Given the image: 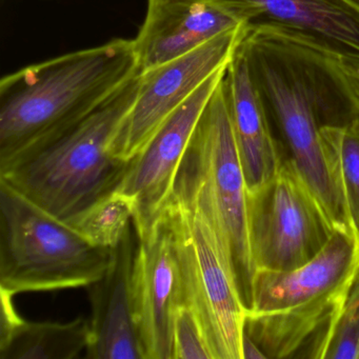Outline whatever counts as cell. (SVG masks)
<instances>
[{
  "label": "cell",
  "instance_id": "5",
  "mask_svg": "<svg viewBox=\"0 0 359 359\" xmlns=\"http://www.w3.org/2000/svg\"><path fill=\"white\" fill-rule=\"evenodd\" d=\"M177 182L191 191L209 218L248 312L256 272L250 247L249 191L224 77L201 114Z\"/></svg>",
  "mask_w": 359,
  "mask_h": 359
},
{
  "label": "cell",
  "instance_id": "2",
  "mask_svg": "<svg viewBox=\"0 0 359 359\" xmlns=\"http://www.w3.org/2000/svg\"><path fill=\"white\" fill-rule=\"evenodd\" d=\"M140 72L134 39H113L0 81V165L53 142Z\"/></svg>",
  "mask_w": 359,
  "mask_h": 359
},
{
  "label": "cell",
  "instance_id": "10",
  "mask_svg": "<svg viewBox=\"0 0 359 359\" xmlns=\"http://www.w3.org/2000/svg\"><path fill=\"white\" fill-rule=\"evenodd\" d=\"M226 69L218 71L201 85L130 161L116 190L131 197L135 203L133 224L137 238L146 236L163 217L193 134Z\"/></svg>",
  "mask_w": 359,
  "mask_h": 359
},
{
  "label": "cell",
  "instance_id": "18",
  "mask_svg": "<svg viewBox=\"0 0 359 359\" xmlns=\"http://www.w3.org/2000/svg\"><path fill=\"white\" fill-rule=\"evenodd\" d=\"M321 137L353 224L359 230V121L323 128Z\"/></svg>",
  "mask_w": 359,
  "mask_h": 359
},
{
  "label": "cell",
  "instance_id": "15",
  "mask_svg": "<svg viewBox=\"0 0 359 359\" xmlns=\"http://www.w3.org/2000/svg\"><path fill=\"white\" fill-rule=\"evenodd\" d=\"M224 81L248 191L255 192L276 175L285 153L275 136L239 46L226 69Z\"/></svg>",
  "mask_w": 359,
  "mask_h": 359
},
{
  "label": "cell",
  "instance_id": "6",
  "mask_svg": "<svg viewBox=\"0 0 359 359\" xmlns=\"http://www.w3.org/2000/svg\"><path fill=\"white\" fill-rule=\"evenodd\" d=\"M112 255L0 180V292L88 287L104 276Z\"/></svg>",
  "mask_w": 359,
  "mask_h": 359
},
{
  "label": "cell",
  "instance_id": "4",
  "mask_svg": "<svg viewBox=\"0 0 359 359\" xmlns=\"http://www.w3.org/2000/svg\"><path fill=\"white\" fill-rule=\"evenodd\" d=\"M140 74L53 142L0 165V180L64 222L116 190L130 163L113 155L111 142L135 100Z\"/></svg>",
  "mask_w": 359,
  "mask_h": 359
},
{
  "label": "cell",
  "instance_id": "8",
  "mask_svg": "<svg viewBox=\"0 0 359 359\" xmlns=\"http://www.w3.org/2000/svg\"><path fill=\"white\" fill-rule=\"evenodd\" d=\"M248 207L256 271L300 268L325 248L333 233L320 203L287 154L276 175L249 193Z\"/></svg>",
  "mask_w": 359,
  "mask_h": 359
},
{
  "label": "cell",
  "instance_id": "14",
  "mask_svg": "<svg viewBox=\"0 0 359 359\" xmlns=\"http://www.w3.org/2000/svg\"><path fill=\"white\" fill-rule=\"evenodd\" d=\"M135 237L133 224L113 249L112 260L104 276L88 287L92 315L87 358L144 359L132 310Z\"/></svg>",
  "mask_w": 359,
  "mask_h": 359
},
{
  "label": "cell",
  "instance_id": "9",
  "mask_svg": "<svg viewBox=\"0 0 359 359\" xmlns=\"http://www.w3.org/2000/svg\"><path fill=\"white\" fill-rule=\"evenodd\" d=\"M248 26L218 35L167 64L140 71L135 100L111 142L113 155L126 163L135 158L201 85L229 66Z\"/></svg>",
  "mask_w": 359,
  "mask_h": 359
},
{
  "label": "cell",
  "instance_id": "19",
  "mask_svg": "<svg viewBox=\"0 0 359 359\" xmlns=\"http://www.w3.org/2000/svg\"><path fill=\"white\" fill-rule=\"evenodd\" d=\"M172 359H214L203 325L184 302L176 306L172 323Z\"/></svg>",
  "mask_w": 359,
  "mask_h": 359
},
{
  "label": "cell",
  "instance_id": "22",
  "mask_svg": "<svg viewBox=\"0 0 359 359\" xmlns=\"http://www.w3.org/2000/svg\"><path fill=\"white\" fill-rule=\"evenodd\" d=\"M243 359H266L257 344L245 333L243 338Z\"/></svg>",
  "mask_w": 359,
  "mask_h": 359
},
{
  "label": "cell",
  "instance_id": "21",
  "mask_svg": "<svg viewBox=\"0 0 359 359\" xmlns=\"http://www.w3.org/2000/svg\"><path fill=\"white\" fill-rule=\"evenodd\" d=\"M341 66L342 69H344L346 81H348V87H350L353 97H354L355 104H356L357 118L359 121V71L346 68L342 64Z\"/></svg>",
  "mask_w": 359,
  "mask_h": 359
},
{
  "label": "cell",
  "instance_id": "13",
  "mask_svg": "<svg viewBox=\"0 0 359 359\" xmlns=\"http://www.w3.org/2000/svg\"><path fill=\"white\" fill-rule=\"evenodd\" d=\"M314 39L346 68L359 71V0H207Z\"/></svg>",
  "mask_w": 359,
  "mask_h": 359
},
{
  "label": "cell",
  "instance_id": "3",
  "mask_svg": "<svg viewBox=\"0 0 359 359\" xmlns=\"http://www.w3.org/2000/svg\"><path fill=\"white\" fill-rule=\"evenodd\" d=\"M358 275V229H334L325 248L300 268L256 271L245 333L266 358L325 359Z\"/></svg>",
  "mask_w": 359,
  "mask_h": 359
},
{
  "label": "cell",
  "instance_id": "12",
  "mask_svg": "<svg viewBox=\"0 0 359 359\" xmlns=\"http://www.w3.org/2000/svg\"><path fill=\"white\" fill-rule=\"evenodd\" d=\"M248 24L239 12L207 0H148L146 18L134 39L140 71L182 57Z\"/></svg>",
  "mask_w": 359,
  "mask_h": 359
},
{
  "label": "cell",
  "instance_id": "1",
  "mask_svg": "<svg viewBox=\"0 0 359 359\" xmlns=\"http://www.w3.org/2000/svg\"><path fill=\"white\" fill-rule=\"evenodd\" d=\"M273 129L332 226H355L321 129L356 121L341 62L314 39L274 22H251L239 43Z\"/></svg>",
  "mask_w": 359,
  "mask_h": 359
},
{
  "label": "cell",
  "instance_id": "17",
  "mask_svg": "<svg viewBox=\"0 0 359 359\" xmlns=\"http://www.w3.org/2000/svg\"><path fill=\"white\" fill-rule=\"evenodd\" d=\"M134 216L133 199L114 190L66 222L95 247L113 250L133 226Z\"/></svg>",
  "mask_w": 359,
  "mask_h": 359
},
{
  "label": "cell",
  "instance_id": "20",
  "mask_svg": "<svg viewBox=\"0 0 359 359\" xmlns=\"http://www.w3.org/2000/svg\"><path fill=\"white\" fill-rule=\"evenodd\" d=\"M325 359H359V275L338 317Z\"/></svg>",
  "mask_w": 359,
  "mask_h": 359
},
{
  "label": "cell",
  "instance_id": "7",
  "mask_svg": "<svg viewBox=\"0 0 359 359\" xmlns=\"http://www.w3.org/2000/svg\"><path fill=\"white\" fill-rule=\"evenodd\" d=\"M163 215L180 262L182 302L198 316L214 359H243L247 310L209 218L177 180Z\"/></svg>",
  "mask_w": 359,
  "mask_h": 359
},
{
  "label": "cell",
  "instance_id": "16",
  "mask_svg": "<svg viewBox=\"0 0 359 359\" xmlns=\"http://www.w3.org/2000/svg\"><path fill=\"white\" fill-rule=\"evenodd\" d=\"M0 359H74L87 351L89 319L69 323H37L22 318L14 308L13 296L0 292Z\"/></svg>",
  "mask_w": 359,
  "mask_h": 359
},
{
  "label": "cell",
  "instance_id": "11",
  "mask_svg": "<svg viewBox=\"0 0 359 359\" xmlns=\"http://www.w3.org/2000/svg\"><path fill=\"white\" fill-rule=\"evenodd\" d=\"M132 310L144 359H172V323L182 302L173 234L165 215L137 238L131 277Z\"/></svg>",
  "mask_w": 359,
  "mask_h": 359
}]
</instances>
